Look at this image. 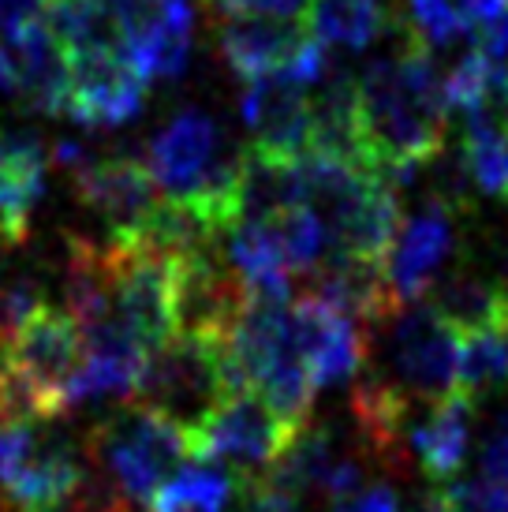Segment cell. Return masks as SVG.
Masks as SVG:
<instances>
[{
  "label": "cell",
  "mask_w": 508,
  "mask_h": 512,
  "mask_svg": "<svg viewBox=\"0 0 508 512\" xmlns=\"http://www.w3.org/2000/svg\"><path fill=\"white\" fill-rule=\"evenodd\" d=\"M471 438H475V400L452 393L438 404H423L419 415L411 419L408 456L419 464L426 479L445 486L464 468Z\"/></svg>",
  "instance_id": "cell-18"
},
{
  "label": "cell",
  "mask_w": 508,
  "mask_h": 512,
  "mask_svg": "<svg viewBox=\"0 0 508 512\" xmlns=\"http://www.w3.org/2000/svg\"><path fill=\"white\" fill-rule=\"evenodd\" d=\"M210 4H217V8H225V12L232 15V12H243V8L251 4V0H210Z\"/></svg>",
  "instance_id": "cell-30"
},
{
  "label": "cell",
  "mask_w": 508,
  "mask_h": 512,
  "mask_svg": "<svg viewBox=\"0 0 508 512\" xmlns=\"http://www.w3.org/2000/svg\"><path fill=\"white\" fill-rule=\"evenodd\" d=\"M120 45L146 83H169L187 72L195 45L191 0H116Z\"/></svg>",
  "instance_id": "cell-11"
},
{
  "label": "cell",
  "mask_w": 508,
  "mask_h": 512,
  "mask_svg": "<svg viewBox=\"0 0 508 512\" xmlns=\"http://www.w3.org/2000/svg\"><path fill=\"white\" fill-rule=\"evenodd\" d=\"M288 329L299 359L311 370L314 389L355 382L370 359V329L329 307L322 299L299 292L288 303Z\"/></svg>",
  "instance_id": "cell-10"
},
{
  "label": "cell",
  "mask_w": 508,
  "mask_h": 512,
  "mask_svg": "<svg viewBox=\"0 0 508 512\" xmlns=\"http://www.w3.org/2000/svg\"><path fill=\"white\" fill-rule=\"evenodd\" d=\"M464 161L471 184L486 199H508V135L475 120H464Z\"/></svg>",
  "instance_id": "cell-24"
},
{
  "label": "cell",
  "mask_w": 508,
  "mask_h": 512,
  "mask_svg": "<svg viewBox=\"0 0 508 512\" xmlns=\"http://www.w3.org/2000/svg\"><path fill=\"white\" fill-rule=\"evenodd\" d=\"M389 333V367L393 378L408 397L423 404L456 393L460 378V333L449 329L426 303H408L385 322Z\"/></svg>",
  "instance_id": "cell-9"
},
{
  "label": "cell",
  "mask_w": 508,
  "mask_h": 512,
  "mask_svg": "<svg viewBox=\"0 0 508 512\" xmlns=\"http://www.w3.org/2000/svg\"><path fill=\"white\" fill-rule=\"evenodd\" d=\"M45 15V0H0V38L38 23Z\"/></svg>",
  "instance_id": "cell-28"
},
{
  "label": "cell",
  "mask_w": 508,
  "mask_h": 512,
  "mask_svg": "<svg viewBox=\"0 0 508 512\" xmlns=\"http://www.w3.org/2000/svg\"><path fill=\"white\" fill-rule=\"evenodd\" d=\"M86 453L127 501H139V505H150L157 490L195 460L191 438L184 430L139 404L94 423L86 438Z\"/></svg>",
  "instance_id": "cell-3"
},
{
  "label": "cell",
  "mask_w": 508,
  "mask_h": 512,
  "mask_svg": "<svg viewBox=\"0 0 508 512\" xmlns=\"http://www.w3.org/2000/svg\"><path fill=\"white\" fill-rule=\"evenodd\" d=\"M299 430L288 427L258 393H236L202 423L191 449L198 460H213L236 471V479H251L273 468Z\"/></svg>",
  "instance_id": "cell-8"
},
{
  "label": "cell",
  "mask_w": 508,
  "mask_h": 512,
  "mask_svg": "<svg viewBox=\"0 0 508 512\" xmlns=\"http://www.w3.org/2000/svg\"><path fill=\"white\" fill-rule=\"evenodd\" d=\"M228 397H236V393L228 385L221 344L176 333L165 348H157L154 356L146 359V370H142L131 404L169 419L187 438H195L202 423Z\"/></svg>",
  "instance_id": "cell-4"
},
{
  "label": "cell",
  "mask_w": 508,
  "mask_h": 512,
  "mask_svg": "<svg viewBox=\"0 0 508 512\" xmlns=\"http://www.w3.org/2000/svg\"><path fill=\"white\" fill-rule=\"evenodd\" d=\"M4 356L60 415L68 412L71 382L83 367L86 341L68 311L42 307L12 337H4Z\"/></svg>",
  "instance_id": "cell-12"
},
{
  "label": "cell",
  "mask_w": 508,
  "mask_h": 512,
  "mask_svg": "<svg viewBox=\"0 0 508 512\" xmlns=\"http://www.w3.org/2000/svg\"><path fill=\"white\" fill-rule=\"evenodd\" d=\"M452 251H456V221H452L449 206L430 199L411 217H404L393 236V247L385 255V277L393 285L396 303L400 307L423 303Z\"/></svg>",
  "instance_id": "cell-14"
},
{
  "label": "cell",
  "mask_w": 508,
  "mask_h": 512,
  "mask_svg": "<svg viewBox=\"0 0 508 512\" xmlns=\"http://www.w3.org/2000/svg\"><path fill=\"white\" fill-rule=\"evenodd\" d=\"M449 98L438 64L419 42L370 60L359 75V135L363 157L393 187L423 180V169L445 150Z\"/></svg>",
  "instance_id": "cell-1"
},
{
  "label": "cell",
  "mask_w": 508,
  "mask_h": 512,
  "mask_svg": "<svg viewBox=\"0 0 508 512\" xmlns=\"http://www.w3.org/2000/svg\"><path fill=\"white\" fill-rule=\"evenodd\" d=\"M482 475L494 483H508V412L494 423V430L482 441Z\"/></svg>",
  "instance_id": "cell-26"
},
{
  "label": "cell",
  "mask_w": 508,
  "mask_h": 512,
  "mask_svg": "<svg viewBox=\"0 0 508 512\" xmlns=\"http://www.w3.org/2000/svg\"><path fill=\"white\" fill-rule=\"evenodd\" d=\"M423 303L445 326L467 337V333L486 329L508 311V292L497 277H486L479 270H449L430 285Z\"/></svg>",
  "instance_id": "cell-20"
},
{
  "label": "cell",
  "mask_w": 508,
  "mask_h": 512,
  "mask_svg": "<svg viewBox=\"0 0 508 512\" xmlns=\"http://www.w3.org/2000/svg\"><path fill=\"white\" fill-rule=\"evenodd\" d=\"M90 468V453L49 423L0 427V486L15 512H57Z\"/></svg>",
  "instance_id": "cell-5"
},
{
  "label": "cell",
  "mask_w": 508,
  "mask_h": 512,
  "mask_svg": "<svg viewBox=\"0 0 508 512\" xmlns=\"http://www.w3.org/2000/svg\"><path fill=\"white\" fill-rule=\"evenodd\" d=\"M329 512H400V498H396L393 486L374 483L355 490L352 498H340L329 505Z\"/></svg>",
  "instance_id": "cell-27"
},
{
  "label": "cell",
  "mask_w": 508,
  "mask_h": 512,
  "mask_svg": "<svg viewBox=\"0 0 508 512\" xmlns=\"http://www.w3.org/2000/svg\"><path fill=\"white\" fill-rule=\"evenodd\" d=\"M236 498V479L225 464L191 460L161 486L150 501V512H225Z\"/></svg>",
  "instance_id": "cell-21"
},
{
  "label": "cell",
  "mask_w": 508,
  "mask_h": 512,
  "mask_svg": "<svg viewBox=\"0 0 508 512\" xmlns=\"http://www.w3.org/2000/svg\"><path fill=\"white\" fill-rule=\"evenodd\" d=\"M423 512H508V483L494 479H452L426 494Z\"/></svg>",
  "instance_id": "cell-25"
},
{
  "label": "cell",
  "mask_w": 508,
  "mask_h": 512,
  "mask_svg": "<svg viewBox=\"0 0 508 512\" xmlns=\"http://www.w3.org/2000/svg\"><path fill=\"white\" fill-rule=\"evenodd\" d=\"M452 4H456L460 19H464L467 38H471L479 27L494 23V19H501V15L508 12V0H452Z\"/></svg>",
  "instance_id": "cell-29"
},
{
  "label": "cell",
  "mask_w": 508,
  "mask_h": 512,
  "mask_svg": "<svg viewBox=\"0 0 508 512\" xmlns=\"http://www.w3.org/2000/svg\"><path fill=\"white\" fill-rule=\"evenodd\" d=\"M501 389H508V311L460 341V378H456V393L467 400Z\"/></svg>",
  "instance_id": "cell-23"
},
{
  "label": "cell",
  "mask_w": 508,
  "mask_h": 512,
  "mask_svg": "<svg viewBox=\"0 0 508 512\" xmlns=\"http://www.w3.org/2000/svg\"><path fill=\"white\" fill-rule=\"evenodd\" d=\"M311 90L292 75H269L243 83L240 116L251 131V146L284 157L311 154Z\"/></svg>",
  "instance_id": "cell-16"
},
{
  "label": "cell",
  "mask_w": 508,
  "mask_h": 512,
  "mask_svg": "<svg viewBox=\"0 0 508 512\" xmlns=\"http://www.w3.org/2000/svg\"><path fill=\"white\" fill-rule=\"evenodd\" d=\"M142 161L161 199L198 206L225 236L228 228L240 225V154L228 150L225 131L206 109H184L157 128Z\"/></svg>",
  "instance_id": "cell-2"
},
{
  "label": "cell",
  "mask_w": 508,
  "mask_h": 512,
  "mask_svg": "<svg viewBox=\"0 0 508 512\" xmlns=\"http://www.w3.org/2000/svg\"><path fill=\"white\" fill-rule=\"evenodd\" d=\"M221 57L243 83L292 75L318 86L329 72L325 45L303 19H281L262 12H232L221 27Z\"/></svg>",
  "instance_id": "cell-7"
},
{
  "label": "cell",
  "mask_w": 508,
  "mask_h": 512,
  "mask_svg": "<svg viewBox=\"0 0 508 512\" xmlns=\"http://www.w3.org/2000/svg\"><path fill=\"white\" fill-rule=\"evenodd\" d=\"M49 165V150L34 131L0 128V247L27 240Z\"/></svg>",
  "instance_id": "cell-17"
},
{
  "label": "cell",
  "mask_w": 508,
  "mask_h": 512,
  "mask_svg": "<svg viewBox=\"0 0 508 512\" xmlns=\"http://www.w3.org/2000/svg\"><path fill=\"white\" fill-rule=\"evenodd\" d=\"M146 79L124 49H83L68 53V101L64 113L86 128L131 124L146 105Z\"/></svg>",
  "instance_id": "cell-13"
},
{
  "label": "cell",
  "mask_w": 508,
  "mask_h": 512,
  "mask_svg": "<svg viewBox=\"0 0 508 512\" xmlns=\"http://www.w3.org/2000/svg\"><path fill=\"white\" fill-rule=\"evenodd\" d=\"M389 23L385 0H311L307 27L322 45L367 49Z\"/></svg>",
  "instance_id": "cell-22"
},
{
  "label": "cell",
  "mask_w": 508,
  "mask_h": 512,
  "mask_svg": "<svg viewBox=\"0 0 508 512\" xmlns=\"http://www.w3.org/2000/svg\"><path fill=\"white\" fill-rule=\"evenodd\" d=\"M49 161L68 176L86 210L105 221L109 240L131 236L161 202V191L142 157H98L86 143L60 139L49 150Z\"/></svg>",
  "instance_id": "cell-6"
},
{
  "label": "cell",
  "mask_w": 508,
  "mask_h": 512,
  "mask_svg": "<svg viewBox=\"0 0 508 512\" xmlns=\"http://www.w3.org/2000/svg\"><path fill=\"white\" fill-rule=\"evenodd\" d=\"M0 94L38 113H64L68 101V49L45 19L0 38Z\"/></svg>",
  "instance_id": "cell-15"
},
{
  "label": "cell",
  "mask_w": 508,
  "mask_h": 512,
  "mask_svg": "<svg viewBox=\"0 0 508 512\" xmlns=\"http://www.w3.org/2000/svg\"><path fill=\"white\" fill-rule=\"evenodd\" d=\"M240 221H273L307 206V176L303 157H284L262 146H247L240 154Z\"/></svg>",
  "instance_id": "cell-19"
}]
</instances>
